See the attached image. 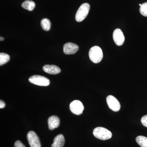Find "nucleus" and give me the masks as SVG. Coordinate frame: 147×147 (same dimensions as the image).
Returning a JSON list of instances; mask_svg holds the SVG:
<instances>
[{"label": "nucleus", "instance_id": "nucleus-5", "mask_svg": "<svg viewBox=\"0 0 147 147\" xmlns=\"http://www.w3.org/2000/svg\"><path fill=\"white\" fill-rule=\"evenodd\" d=\"M27 139L30 147H41L39 138L34 131H29L27 134Z\"/></svg>", "mask_w": 147, "mask_h": 147}, {"label": "nucleus", "instance_id": "nucleus-8", "mask_svg": "<svg viewBox=\"0 0 147 147\" xmlns=\"http://www.w3.org/2000/svg\"><path fill=\"white\" fill-rule=\"evenodd\" d=\"M113 38L115 43L118 46H121L124 42V36L120 29H116L114 31L113 34Z\"/></svg>", "mask_w": 147, "mask_h": 147}, {"label": "nucleus", "instance_id": "nucleus-3", "mask_svg": "<svg viewBox=\"0 0 147 147\" xmlns=\"http://www.w3.org/2000/svg\"><path fill=\"white\" fill-rule=\"evenodd\" d=\"M90 5L88 3L83 4L76 12L75 19L78 22H82L85 19L89 12Z\"/></svg>", "mask_w": 147, "mask_h": 147}, {"label": "nucleus", "instance_id": "nucleus-18", "mask_svg": "<svg viewBox=\"0 0 147 147\" xmlns=\"http://www.w3.org/2000/svg\"><path fill=\"white\" fill-rule=\"evenodd\" d=\"M141 122L143 125L147 127V115L142 117L141 119Z\"/></svg>", "mask_w": 147, "mask_h": 147}, {"label": "nucleus", "instance_id": "nucleus-10", "mask_svg": "<svg viewBox=\"0 0 147 147\" xmlns=\"http://www.w3.org/2000/svg\"><path fill=\"white\" fill-rule=\"evenodd\" d=\"M48 127L50 130L57 128L60 125V119L57 116H52L48 120Z\"/></svg>", "mask_w": 147, "mask_h": 147}, {"label": "nucleus", "instance_id": "nucleus-19", "mask_svg": "<svg viewBox=\"0 0 147 147\" xmlns=\"http://www.w3.org/2000/svg\"><path fill=\"white\" fill-rule=\"evenodd\" d=\"M14 147H26L20 141H17L14 144Z\"/></svg>", "mask_w": 147, "mask_h": 147}, {"label": "nucleus", "instance_id": "nucleus-20", "mask_svg": "<svg viewBox=\"0 0 147 147\" xmlns=\"http://www.w3.org/2000/svg\"><path fill=\"white\" fill-rule=\"evenodd\" d=\"M5 106V102L3 100H0V108L2 109V108H4Z\"/></svg>", "mask_w": 147, "mask_h": 147}, {"label": "nucleus", "instance_id": "nucleus-15", "mask_svg": "<svg viewBox=\"0 0 147 147\" xmlns=\"http://www.w3.org/2000/svg\"><path fill=\"white\" fill-rule=\"evenodd\" d=\"M136 142L141 147H147V137L139 136L136 139Z\"/></svg>", "mask_w": 147, "mask_h": 147}, {"label": "nucleus", "instance_id": "nucleus-22", "mask_svg": "<svg viewBox=\"0 0 147 147\" xmlns=\"http://www.w3.org/2000/svg\"><path fill=\"white\" fill-rule=\"evenodd\" d=\"M142 4H139V5H140V6H141V5H142Z\"/></svg>", "mask_w": 147, "mask_h": 147}, {"label": "nucleus", "instance_id": "nucleus-9", "mask_svg": "<svg viewBox=\"0 0 147 147\" xmlns=\"http://www.w3.org/2000/svg\"><path fill=\"white\" fill-rule=\"evenodd\" d=\"M79 49L78 45L72 42H67L63 46V52L65 55H73L76 53Z\"/></svg>", "mask_w": 147, "mask_h": 147}, {"label": "nucleus", "instance_id": "nucleus-16", "mask_svg": "<svg viewBox=\"0 0 147 147\" xmlns=\"http://www.w3.org/2000/svg\"><path fill=\"white\" fill-rule=\"evenodd\" d=\"M10 57L8 54L4 53H0V65L1 66L8 62Z\"/></svg>", "mask_w": 147, "mask_h": 147}, {"label": "nucleus", "instance_id": "nucleus-17", "mask_svg": "<svg viewBox=\"0 0 147 147\" xmlns=\"http://www.w3.org/2000/svg\"><path fill=\"white\" fill-rule=\"evenodd\" d=\"M139 11L143 16L147 17V2L142 4L140 6Z\"/></svg>", "mask_w": 147, "mask_h": 147}, {"label": "nucleus", "instance_id": "nucleus-1", "mask_svg": "<svg viewBox=\"0 0 147 147\" xmlns=\"http://www.w3.org/2000/svg\"><path fill=\"white\" fill-rule=\"evenodd\" d=\"M89 56L90 60L95 63H100L103 58V53L101 48L98 46H94L90 49Z\"/></svg>", "mask_w": 147, "mask_h": 147}, {"label": "nucleus", "instance_id": "nucleus-2", "mask_svg": "<svg viewBox=\"0 0 147 147\" xmlns=\"http://www.w3.org/2000/svg\"><path fill=\"white\" fill-rule=\"evenodd\" d=\"M93 134L95 137L102 140H106L111 139L112 133L110 131L104 127H96L94 129Z\"/></svg>", "mask_w": 147, "mask_h": 147}, {"label": "nucleus", "instance_id": "nucleus-13", "mask_svg": "<svg viewBox=\"0 0 147 147\" xmlns=\"http://www.w3.org/2000/svg\"><path fill=\"white\" fill-rule=\"evenodd\" d=\"M21 6L25 9L32 11L35 7V3L33 1L27 0L22 3Z\"/></svg>", "mask_w": 147, "mask_h": 147}, {"label": "nucleus", "instance_id": "nucleus-7", "mask_svg": "<svg viewBox=\"0 0 147 147\" xmlns=\"http://www.w3.org/2000/svg\"><path fill=\"white\" fill-rule=\"evenodd\" d=\"M107 104L110 109L114 112H118L120 110L121 105L118 100L115 96H108L106 98Z\"/></svg>", "mask_w": 147, "mask_h": 147}, {"label": "nucleus", "instance_id": "nucleus-11", "mask_svg": "<svg viewBox=\"0 0 147 147\" xmlns=\"http://www.w3.org/2000/svg\"><path fill=\"white\" fill-rule=\"evenodd\" d=\"M43 70L50 74H57L60 73L61 70L59 67L55 65H46L43 67Z\"/></svg>", "mask_w": 147, "mask_h": 147}, {"label": "nucleus", "instance_id": "nucleus-12", "mask_svg": "<svg viewBox=\"0 0 147 147\" xmlns=\"http://www.w3.org/2000/svg\"><path fill=\"white\" fill-rule=\"evenodd\" d=\"M64 144V137L63 134H59L55 137L52 147H63Z\"/></svg>", "mask_w": 147, "mask_h": 147}, {"label": "nucleus", "instance_id": "nucleus-6", "mask_svg": "<svg viewBox=\"0 0 147 147\" xmlns=\"http://www.w3.org/2000/svg\"><path fill=\"white\" fill-rule=\"evenodd\" d=\"M69 108L71 113L78 115L82 114L84 109L83 103L79 100L72 101L69 105Z\"/></svg>", "mask_w": 147, "mask_h": 147}, {"label": "nucleus", "instance_id": "nucleus-14", "mask_svg": "<svg viewBox=\"0 0 147 147\" xmlns=\"http://www.w3.org/2000/svg\"><path fill=\"white\" fill-rule=\"evenodd\" d=\"M40 25L44 30L48 31L51 28V23L47 18H43L40 22Z\"/></svg>", "mask_w": 147, "mask_h": 147}, {"label": "nucleus", "instance_id": "nucleus-4", "mask_svg": "<svg viewBox=\"0 0 147 147\" xmlns=\"http://www.w3.org/2000/svg\"><path fill=\"white\" fill-rule=\"evenodd\" d=\"M29 81L32 84L42 86H47L50 84L49 79L44 76L38 75L31 76L29 79Z\"/></svg>", "mask_w": 147, "mask_h": 147}, {"label": "nucleus", "instance_id": "nucleus-21", "mask_svg": "<svg viewBox=\"0 0 147 147\" xmlns=\"http://www.w3.org/2000/svg\"><path fill=\"white\" fill-rule=\"evenodd\" d=\"M4 38L3 37H1V38H0V40H1V41H3V40H4Z\"/></svg>", "mask_w": 147, "mask_h": 147}]
</instances>
